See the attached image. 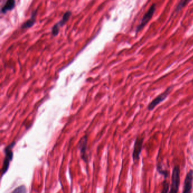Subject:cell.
<instances>
[{"label": "cell", "instance_id": "cell-13", "mask_svg": "<svg viewBox=\"0 0 193 193\" xmlns=\"http://www.w3.org/2000/svg\"><path fill=\"white\" fill-rule=\"evenodd\" d=\"M169 187V183L166 180H165L163 182V189L161 193H168Z\"/></svg>", "mask_w": 193, "mask_h": 193}, {"label": "cell", "instance_id": "cell-4", "mask_svg": "<svg viewBox=\"0 0 193 193\" xmlns=\"http://www.w3.org/2000/svg\"><path fill=\"white\" fill-rule=\"evenodd\" d=\"M144 139V137H138L135 141L132 153V159L134 163L137 162L139 160L140 154L142 150Z\"/></svg>", "mask_w": 193, "mask_h": 193}, {"label": "cell", "instance_id": "cell-11", "mask_svg": "<svg viewBox=\"0 0 193 193\" xmlns=\"http://www.w3.org/2000/svg\"><path fill=\"white\" fill-rule=\"evenodd\" d=\"M157 171H158V172L160 173V174L163 175L164 178H165V179L168 177V172L167 170L163 169L162 165H160V164H158L157 165Z\"/></svg>", "mask_w": 193, "mask_h": 193}, {"label": "cell", "instance_id": "cell-10", "mask_svg": "<svg viewBox=\"0 0 193 193\" xmlns=\"http://www.w3.org/2000/svg\"><path fill=\"white\" fill-rule=\"evenodd\" d=\"M36 11H35L32 14V16L30 18V19H29L28 20H27L26 22H25L22 25V28H29L31 26L34 25V23H35V15H36Z\"/></svg>", "mask_w": 193, "mask_h": 193}, {"label": "cell", "instance_id": "cell-2", "mask_svg": "<svg viewBox=\"0 0 193 193\" xmlns=\"http://www.w3.org/2000/svg\"><path fill=\"white\" fill-rule=\"evenodd\" d=\"M180 168L179 165H175L172 174V183L169 193H178L180 185Z\"/></svg>", "mask_w": 193, "mask_h": 193}, {"label": "cell", "instance_id": "cell-5", "mask_svg": "<svg viewBox=\"0 0 193 193\" xmlns=\"http://www.w3.org/2000/svg\"><path fill=\"white\" fill-rule=\"evenodd\" d=\"M172 88H173V87H168L165 91L163 92L162 94H160L159 95H158L156 97H155L148 105V110L152 111L154 109L155 107H156L158 105V104H159L160 102H163L168 97V95L169 94L170 92L171 91Z\"/></svg>", "mask_w": 193, "mask_h": 193}, {"label": "cell", "instance_id": "cell-6", "mask_svg": "<svg viewBox=\"0 0 193 193\" xmlns=\"http://www.w3.org/2000/svg\"><path fill=\"white\" fill-rule=\"evenodd\" d=\"M87 142H88L87 136L85 135L80 139L78 144V147L79 148L81 153L82 159L86 163H88V156L87 155Z\"/></svg>", "mask_w": 193, "mask_h": 193}, {"label": "cell", "instance_id": "cell-8", "mask_svg": "<svg viewBox=\"0 0 193 193\" xmlns=\"http://www.w3.org/2000/svg\"><path fill=\"white\" fill-rule=\"evenodd\" d=\"M193 170L191 169L187 173L185 179L183 193H192L193 186Z\"/></svg>", "mask_w": 193, "mask_h": 193}, {"label": "cell", "instance_id": "cell-3", "mask_svg": "<svg viewBox=\"0 0 193 193\" xmlns=\"http://www.w3.org/2000/svg\"><path fill=\"white\" fill-rule=\"evenodd\" d=\"M155 10H156V5L155 4H153L149 8L147 12L144 15L142 20H141L140 23H139V25H138L137 27V30H136V32L137 33H138V32H139L140 31L142 30L143 28H144V27L147 24L148 22L151 20V19L152 18V17L153 15V14H154V13L155 11Z\"/></svg>", "mask_w": 193, "mask_h": 193}, {"label": "cell", "instance_id": "cell-7", "mask_svg": "<svg viewBox=\"0 0 193 193\" xmlns=\"http://www.w3.org/2000/svg\"><path fill=\"white\" fill-rule=\"evenodd\" d=\"M71 15V12L70 11H67L64 14L62 19L60 22H57V23L53 25L52 29V34L54 36H56L58 34V31L60 28L64 25V24L69 19Z\"/></svg>", "mask_w": 193, "mask_h": 193}, {"label": "cell", "instance_id": "cell-9", "mask_svg": "<svg viewBox=\"0 0 193 193\" xmlns=\"http://www.w3.org/2000/svg\"><path fill=\"white\" fill-rule=\"evenodd\" d=\"M15 1L14 0H8L5 3V5L2 7L1 11L5 13L8 10H12L15 6Z\"/></svg>", "mask_w": 193, "mask_h": 193}, {"label": "cell", "instance_id": "cell-1", "mask_svg": "<svg viewBox=\"0 0 193 193\" xmlns=\"http://www.w3.org/2000/svg\"><path fill=\"white\" fill-rule=\"evenodd\" d=\"M15 142H13L10 143L5 148V159L4 160V164L2 168V174L1 177H2L4 176L5 173H6L8 171V169L10 167V163L13 159V148L15 146Z\"/></svg>", "mask_w": 193, "mask_h": 193}, {"label": "cell", "instance_id": "cell-14", "mask_svg": "<svg viewBox=\"0 0 193 193\" xmlns=\"http://www.w3.org/2000/svg\"><path fill=\"white\" fill-rule=\"evenodd\" d=\"M188 2L189 1H181L176 8V11H178L179 10H181L182 8H183V7H185Z\"/></svg>", "mask_w": 193, "mask_h": 193}, {"label": "cell", "instance_id": "cell-12", "mask_svg": "<svg viewBox=\"0 0 193 193\" xmlns=\"http://www.w3.org/2000/svg\"><path fill=\"white\" fill-rule=\"evenodd\" d=\"M11 193H27V188L25 185H20L16 188Z\"/></svg>", "mask_w": 193, "mask_h": 193}]
</instances>
